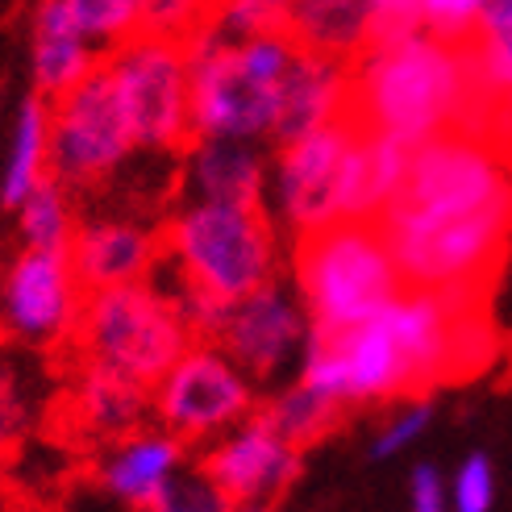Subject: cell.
<instances>
[{"mask_svg": "<svg viewBox=\"0 0 512 512\" xmlns=\"http://www.w3.org/2000/svg\"><path fill=\"white\" fill-rule=\"evenodd\" d=\"M259 413L284 433V438L296 446V450H309L317 446L321 438H329V433L338 429L342 413L346 408L334 400V396H325L321 388H313V383H304L300 375L292 383H284V388H275L263 404H259Z\"/></svg>", "mask_w": 512, "mask_h": 512, "instance_id": "obj_24", "label": "cell"}, {"mask_svg": "<svg viewBox=\"0 0 512 512\" xmlns=\"http://www.w3.org/2000/svg\"><path fill=\"white\" fill-rule=\"evenodd\" d=\"M163 263L188 284L238 300L279 279V234L267 204L179 200L163 229Z\"/></svg>", "mask_w": 512, "mask_h": 512, "instance_id": "obj_6", "label": "cell"}, {"mask_svg": "<svg viewBox=\"0 0 512 512\" xmlns=\"http://www.w3.org/2000/svg\"><path fill=\"white\" fill-rule=\"evenodd\" d=\"M488 96L475 84L471 50L425 30L367 46L350 63V117L404 146L450 130H475Z\"/></svg>", "mask_w": 512, "mask_h": 512, "instance_id": "obj_3", "label": "cell"}, {"mask_svg": "<svg viewBox=\"0 0 512 512\" xmlns=\"http://www.w3.org/2000/svg\"><path fill=\"white\" fill-rule=\"evenodd\" d=\"M109 80L142 155H175L192 142V75L188 50L175 38L134 34L105 55Z\"/></svg>", "mask_w": 512, "mask_h": 512, "instance_id": "obj_8", "label": "cell"}, {"mask_svg": "<svg viewBox=\"0 0 512 512\" xmlns=\"http://www.w3.org/2000/svg\"><path fill=\"white\" fill-rule=\"evenodd\" d=\"M483 9H488V0H421V30L467 46L479 34Z\"/></svg>", "mask_w": 512, "mask_h": 512, "instance_id": "obj_33", "label": "cell"}, {"mask_svg": "<svg viewBox=\"0 0 512 512\" xmlns=\"http://www.w3.org/2000/svg\"><path fill=\"white\" fill-rule=\"evenodd\" d=\"M184 463H188L184 442L155 421L113 442V450L100 458V483H105V492L113 500L130 508H146Z\"/></svg>", "mask_w": 512, "mask_h": 512, "instance_id": "obj_19", "label": "cell"}, {"mask_svg": "<svg viewBox=\"0 0 512 512\" xmlns=\"http://www.w3.org/2000/svg\"><path fill=\"white\" fill-rule=\"evenodd\" d=\"M142 155L109 67L100 59L80 84L50 100V175L67 192H92Z\"/></svg>", "mask_w": 512, "mask_h": 512, "instance_id": "obj_9", "label": "cell"}, {"mask_svg": "<svg viewBox=\"0 0 512 512\" xmlns=\"http://www.w3.org/2000/svg\"><path fill=\"white\" fill-rule=\"evenodd\" d=\"M238 504L221 492V483L204 467H179L167 488L138 512H234Z\"/></svg>", "mask_w": 512, "mask_h": 512, "instance_id": "obj_28", "label": "cell"}, {"mask_svg": "<svg viewBox=\"0 0 512 512\" xmlns=\"http://www.w3.org/2000/svg\"><path fill=\"white\" fill-rule=\"evenodd\" d=\"M71 417L88 438L117 442L155 417L150 413V388L100 363H84L71 388Z\"/></svg>", "mask_w": 512, "mask_h": 512, "instance_id": "obj_21", "label": "cell"}, {"mask_svg": "<svg viewBox=\"0 0 512 512\" xmlns=\"http://www.w3.org/2000/svg\"><path fill=\"white\" fill-rule=\"evenodd\" d=\"M296 296L313 334H342L371 321L383 304L404 292L379 221H329L296 238Z\"/></svg>", "mask_w": 512, "mask_h": 512, "instance_id": "obj_5", "label": "cell"}, {"mask_svg": "<svg viewBox=\"0 0 512 512\" xmlns=\"http://www.w3.org/2000/svg\"><path fill=\"white\" fill-rule=\"evenodd\" d=\"M346 113H350V63L300 50L284 75V84H279L271 146L313 134L329 121H342Z\"/></svg>", "mask_w": 512, "mask_h": 512, "instance_id": "obj_16", "label": "cell"}, {"mask_svg": "<svg viewBox=\"0 0 512 512\" xmlns=\"http://www.w3.org/2000/svg\"><path fill=\"white\" fill-rule=\"evenodd\" d=\"M479 92L496 100L512 92V0H488L479 34L467 42Z\"/></svg>", "mask_w": 512, "mask_h": 512, "instance_id": "obj_26", "label": "cell"}, {"mask_svg": "<svg viewBox=\"0 0 512 512\" xmlns=\"http://www.w3.org/2000/svg\"><path fill=\"white\" fill-rule=\"evenodd\" d=\"M354 138V117L329 121L313 134H300L284 146H275V163L267 171V200L275 221L292 234H313V229L338 221V184L342 163Z\"/></svg>", "mask_w": 512, "mask_h": 512, "instance_id": "obj_11", "label": "cell"}, {"mask_svg": "<svg viewBox=\"0 0 512 512\" xmlns=\"http://www.w3.org/2000/svg\"><path fill=\"white\" fill-rule=\"evenodd\" d=\"M408 159H413V146L379 130H363L354 121V138L338 184V221H379L404 188Z\"/></svg>", "mask_w": 512, "mask_h": 512, "instance_id": "obj_17", "label": "cell"}, {"mask_svg": "<svg viewBox=\"0 0 512 512\" xmlns=\"http://www.w3.org/2000/svg\"><path fill=\"white\" fill-rule=\"evenodd\" d=\"M25 421H30V404H25V396H21L17 375L9 371L5 358H0V450L21 438Z\"/></svg>", "mask_w": 512, "mask_h": 512, "instance_id": "obj_35", "label": "cell"}, {"mask_svg": "<svg viewBox=\"0 0 512 512\" xmlns=\"http://www.w3.org/2000/svg\"><path fill=\"white\" fill-rule=\"evenodd\" d=\"M42 179H50V100L42 92L21 96L9 125V150L0 167V204L17 209Z\"/></svg>", "mask_w": 512, "mask_h": 512, "instance_id": "obj_23", "label": "cell"}, {"mask_svg": "<svg viewBox=\"0 0 512 512\" xmlns=\"http://www.w3.org/2000/svg\"><path fill=\"white\" fill-rule=\"evenodd\" d=\"M429 425H433V408H429L425 400L400 404L396 413L379 425L375 438H371V458H375V463H388V458L404 454L408 446H417V442L425 438Z\"/></svg>", "mask_w": 512, "mask_h": 512, "instance_id": "obj_32", "label": "cell"}, {"mask_svg": "<svg viewBox=\"0 0 512 512\" xmlns=\"http://www.w3.org/2000/svg\"><path fill=\"white\" fill-rule=\"evenodd\" d=\"M271 159L259 142L192 138L184 150V200L263 204Z\"/></svg>", "mask_w": 512, "mask_h": 512, "instance_id": "obj_18", "label": "cell"}, {"mask_svg": "<svg viewBox=\"0 0 512 512\" xmlns=\"http://www.w3.org/2000/svg\"><path fill=\"white\" fill-rule=\"evenodd\" d=\"M300 454L259 408L217 442H209L200 467L209 471L234 504H279L300 475Z\"/></svg>", "mask_w": 512, "mask_h": 512, "instance_id": "obj_14", "label": "cell"}, {"mask_svg": "<svg viewBox=\"0 0 512 512\" xmlns=\"http://www.w3.org/2000/svg\"><path fill=\"white\" fill-rule=\"evenodd\" d=\"M284 34L309 55L354 63L371 46V0H292Z\"/></svg>", "mask_w": 512, "mask_h": 512, "instance_id": "obj_22", "label": "cell"}, {"mask_svg": "<svg viewBox=\"0 0 512 512\" xmlns=\"http://www.w3.org/2000/svg\"><path fill=\"white\" fill-rule=\"evenodd\" d=\"M13 213H17L21 246H34V250H67L71 238H75V225H80V217H75V200L55 175L42 179Z\"/></svg>", "mask_w": 512, "mask_h": 512, "instance_id": "obj_25", "label": "cell"}, {"mask_svg": "<svg viewBox=\"0 0 512 512\" xmlns=\"http://www.w3.org/2000/svg\"><path fill=\"white\" fill-rule=\"evenodd\" d=\"M84 309V284L75 275L67 250L21 246L0 284V321L13 338L50 346L75 334Z\"/></svg>", "mask_w": 512, "mask_h": 512, "instance_id": "obj_13", "label": "cell"}, {"mask_svg": "<svg viewBox=\"0 0 512 512\" xmlns=\"http://www.w3.org/2000/svg\"><path fill=\"white\" fill-rule=\"evenodd\" d=\"M105 59L92 46V38L75 25L71 9L63 0H38L34 21H30V75H34V92L46 100L63 96L75 88L84 75Z\"/></svg>", "mask_w": 512, "mask_h": 512, "instance_id": "obj_20", "label": "cell"}, {"mask_svg": "<svg viewBox=\"0 0 512 512\" xmlns=\"http://www.w3.org/2000/svg\"><path fill=\"white\" fill-rule=\"evenodd\" d=\"M446 483H450V512H496L500 471L492 463V454L471 450Z\"/></svg>", "mask_w": 512, "mask_h": 512, "instance_id": "obj_30", "label": "cell"}, {"mask_svg": "<svg viewBox=\"0 0 512 512\" xmlns=\"http://www.w3.org/2000/svg\"><path fill=\"white\" fill-rule=\"evenodd\" d=\"M184 50L192 75V138L271 142L279 84L300 46L284 30L225 42L217 30L200 25Z\"/></svg>", "mask_w": 512, "mask_h": 512, "instance_id": "obj_4", "label": "cell"}, {"mask_svg": "<svg viewBox=\"0 0 512 512\" xmlns=\"http://www.w3.org/2000/svg\"><path fill=\"white\" fill-rule=\"evenodd\" d=\"M292 0H217L209 13V30H217L225 42H242L254 34H271L288 25Z\"/></svg>", "mask_w": 512, "mask_h": 512, "instance_id": "obj_29", "label": "cell"}, {"mask_svg": "<svg viewBox=\"0 0 512 512\" xmlns=\"http://www.w3.org/2000/svg\"><path fill=\"white\" fill-rule=\"evenodd\" d=\"M217 0H142V34L188 42L209 21Z\"/></svg>", "mask_w": 512, "mask_h": 512, "instance_id": "obj_31", "label": "cell"}, {"mask_svg": "<svg viewBox=\"0 0 512 512\" xmlns=\"http://www.w3.org/2000/svg\"><path fill=\"white\" fill-rule=\"evenodd\" d=\"M379 229L404 288L483 300L512 242V163L467 130L429 138Z\"/></svg>", "mask_w": 512, "mask_h": 512, "instance_id": "obj_1", "label": "cell"}, {"mask_svg": "<svg viewBox=\"0 0 512 512\" xmlns=\"http://www.w3.org/2000/svg\"><path fill=\"white\" fill-rule=\"evenodd\" d=\"M67 259L80 275L84 292L138 284L150 279L163 263V234L130 217H92L75 225Z\"/></svg>", "mask_w": 512, "mask_h": 512, "instance_id": "obj_15", "label": "cell"}, {"mask_svg": "<svg viewBox=\"0 0 512 512\" xmlns=\"http://www.w3.org/2000/svg\"><path fill=\"white\" fill-rule=\"evenodd\" d=\"M71 342L80 346L84 363H100L130 375L142 388H155L196 338L167 288L150 275L138 284L84 292V309Z\"/></svg>", "mask_w": 512, "mask_h": 512, "instance_id": "obj_7", "label": "cell"}, {"mask_svg": "<svg viewBox=\"0 0 512 512\" xmlns=\"http://www.w3.org/2000/svg\"><path fill=\"white\" fill-rule=\"evenodd\" d=\"M408 512H450V483L433 463H417L408 475Z\"/></svg>", "mask_w": 512, "mask_h": 512, "instance_id": "obj_34", "label": "cell"}, {"mask_svg": "<svg viewBox=\"0 0 512 512\" xmlns=\"http://www.w3.org/2000/svg\"><path fill=\"white\" fill-rule=\"evenodd\" d=\"M100 55L142 34V0H63Z\"/></svg>", "mask_w": 512, "mask_h": 512, "instance_id": "obj_27", "label": "cell"}, {"mask_svg": "<svg viewBox=\"0 0 512 512\" xmlns=\"http://www.w3.org/2000/svg\"><path fill=\"white\" fill-rule=\"evenodd\" d=\"M488 354L492 329L479 317V300L404 288L363 325L309 334L296 375L342 408H358L463 379L488 363Z\"/></svg>", "mask_w": 512, "mask_h": 512, "instance_id": "obj_2", "label": "cell"}, {"mask_svg": "<svg viewBox=\"0 0 512 512\" xmlns=\"http://www.w3.org/2000/svg\"><path fill=\"white\" fill-rule=\"evenodd\" d=\"M254 408H259V383L217 342H192L150 388V413L184 446L217 442Z\"/></svg>", "mask_w": 512, "mask_h": 512, "instance_id": "obj_10", "label": "cell"}, {"mask_svg": "<svg viewBox=\"0 0 512 512\" xmlns=\"http://www.w3.org/2000/svg\"><path fill=\"white\" fill-rule=\"evenodd\" d=\"M234 512H279V504H238Z\"/></svg>", "mask_w": 512, "mask_h": 512, "instance_id": "obj_36", "label": "cell"}, {"mask_svg": "<svg viewBox=\"0 0 512 512\" xmlns=\"http://www.w3.org/2000/svg\"><path fill=\"white\" fill-rule=\"evenodd\" d=\"M309 334H313V325H309V313H304L296 288L271 279V284L229 300L217 346L234 358L259 388H271V383H279L288 371H300Z\"/></svg>", "mask_w": 512, "mask_h": 512, "instance_id": "obj_12", "label": "cell"}]
</instances>
